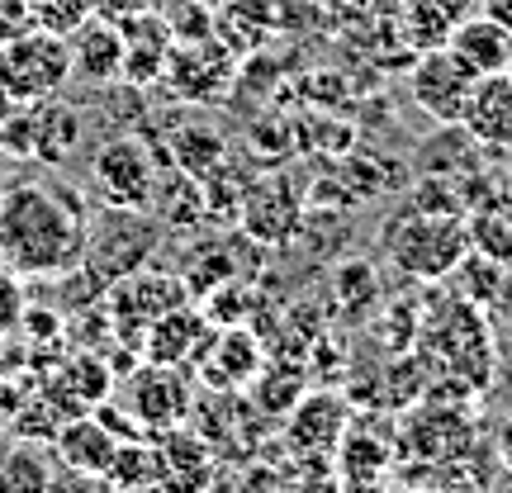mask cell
I'll list each match as a JSON object with an SVG mask.
<instances>
[{
  "label": "cell",
  "instance_id": "1",
  "mask_svg": "<svg viewBox=\"0 0 512 493\" xmlns=\"http://www.w3.org/2000/svg\"><path fill=\"white\" fill-rule=\"evenodd\" d=\"M91 209L72 185L19 181L0 195V266L15 275H67L86 261Z\"/></svg>",
  "mask_w": 512,
  "mask_h": 493
},
{
  "label": "cell",
  "instance_id": "2",
  "mask_svg": "<svg viewBox=\"0 0 512 493\" xmlns=\"http://www.w3.org/2000/svg\"><path fill=\"white\" fill-rule=\"evenodd\" d=\"M380 247L408 280L437 285L470 256V228H465V214H437L403 200L399 214L384 223Z\"/></svg>",
  "mask_w": 512,
  "mask_h": 493
},
{
  "label": "cell",
  "instance_id": "3",
  "mask_svg": "<svg viewBox=\"0 0 512 493\" xmlns=\"http://www.w3.org/2000/svg\"><path fill=\"white\" fill-rule=\"evenodd\" d=\"M72 76V48L62 34L29 29V34L0 43V91L19 105L53 100Z\"/></svg>",
  "mask_w": 512,
  "mask_h": 493
},
{
  "label": "cell",
  "instance_id": "4",
  "mask_svg": "<svg viewBox=\"0 0 512 493\" xmlns=\"http://www.w3.org/2000/svg\"><path fill=\"white\" fill-rule=\"evenodd\" d=\"M233 48L219 43V38H176L171 53H166V67H162V81L166 91L185 100V105H214L228 95L233 86Z\"/></svg>",
  "mask_w": 512,
  "mask_h": 493
},
{
  "label": "cell",
  "instance_id": "5",
  "mask_svg": "<svg viewBox=\"0 0 512 493\" xmlns=\"http://www.w3.org/2000/svg\"><path fill=\"white\" fill-rule=\"evenodd\" d=\"M91 181L100 190V200L110 209H152L157 195V162H152V147L133 133H119L110 143L95 147L91 157Z\"/></svg>",
  "mask_w": 512,
  "mask_h": 493
},
{
  "label": "cell",
  "instance_id": "6",
  "mask_svg": "<svg viewBox=\"0 0 512 493\" xmlns=\"http://www.w3.org/2000/svg\"><path fill=\"white\" fill-rule=\"evenodd\" d=\"M157 223L143 219V209H110V228L100 223V233L91 228V238H86V261L81 266H95V271L105 275V285L114 280H124V275L143 271V261L152 256L157 247Z\"/></svg>",
  "mask_w": 512,
  "mask_h": 493
},
{
  "label": "cell",
  "instance_id": "7",
  "mask_svg": "<svg viewBox=\"0 0 512 493\" xmlns=\"http://www.w3.org/2000/svg\"><path fill=\"white\" fill-rule=\"evenodd\" d=\"M408 91H413V105L422 114H432L437 124H460L465 100L475 91V72L451 48H427L408 72Z\"/></svg>",
  "mask_w": 512,
  "mask_h": 493
},
{
  "label": "cell",
  "instance_id": "8",
  "mask_svg": "<svg viewBox=\"0 0 512 493\" xmlns=\"http://www.w3.org/2000/svg\"><path fill=\"white\" fill-rule=\"evenodd\" d=\"M460 124H465V133L484 152H508L512 147V72L475 76V91L465 100Z\"/></svg>",
  "mask_w": 512,
  "mask_h": 493
},
{
  "label": "cell",
  "instance_id": "9",
  "mask_svg": "<svg viewBox=\"0 0 512 493\" xmlns=\"http://www.w3.org/2000/svg\"><path fill=\"white\" fill-rule=\"evenodd\" d=\"M190 304V290H185L181 275H162V271H133L124 280H114L110 285V313L114 323H124V318H138L147 332L152 318H162V313L181 309Z\"/></svg>",
  "mask_w": 512,
  "mask_h": 493
},
{
  "label": "cell",
  "instance_id": "10",
  "mask_svg": "<svg viewBox=\"0 0 512 493\" xmlns=\"http://www.w3.org/2000/svg\"><path fill=\"white\" fill-rule=\"evenodd\" d=\"M119 34H124V72H119V81H128V86H157V76L166 67V53L176 43L166 15L143 10V15L124 19Z\"/></svg>",
  "mask_w": 512,
  "mask_h": 493
},
{
  "label": "cell",
  "instance_id": "11",
  "mask_svg": "<svg viewBox=\"0 0 512 493\" xmlns=\"http://www.w3.org/2000/svg\"><path fill=\"white\" fill-rule=\"evenodd\" d=\"M238 219H242V228H247L256 242L280 247V242L294 238V223H299V195H294L290 181H280V176L256 181L252 190L242 195Z\"/></svg>",
  "mask_w": 512,
  "mask_h": 493
},
{
  "label": "cell",
  "instance_id": "12",
  "mask_svg": "<svg viewBox=\"0 0 512 493\" xmlns=\"http://www.w3.org/2000/svg\"><path fill=\"white\" fill-rule=\"evenodd\" d=\"M470 252L512 266V181H489V190L465 209Z\"/></svg>",
  "mask_w": 512,
  "mask_h": 493
},
{
  "label": "cell",
  "instance_id": "13",
  "mask_svg": "<svg viewBox=\"0 0 512 493\" xmlns=\"http://www.w3.org/2000/svg\"><path fill=\"white\" fill-rule=\"evenodd\" d=\"M143 337H147V361L152 366H181L190 356H204L209 342H214L209 337V318L200 309H190V304L152 318Z\"/></svg>",
  "mask_w": 512,
  "mask_h": 493
},
{
  "label": "cell",
  "instance_id": "14",
  "mask_svg": "<svg viewBox=\"0 0 512 493\" xmlns=\"http://www.w3.org/2000/svg\"><path fill=\"white\" fill-rule=\"evenodd\" d=\"M479 10V0H399V29L408 48H446L465 19Z\"/></svg>",
  "mask_w": 512,
  "mask_h": 493
},
{
  "label": "cell",
  "instance_id": "15",
  "mask_svg": "<svg viewBox=\"0 0 512 493\" xmlns=\"http://www.w3.org/2000/svg\"><path fill=\"white\" fill-rule=\"evenodd\" d=\"M67 48H72V76H81V81L105 86V81H119V72H124V34H119V24H105V19L91 15L76 34H67Z\"/></svg>",
  "mask_w": 512,
  "mask_h": 493
},
{
  "label": "cell",
  "instance_id": "16",
  "mask_svg": "<svg viewBox=\"0 0 512 493\" xmlns=\"http://www.w3.org/2000/svg\"><path fill=\"white\" fill-rule=\"evenodd\" d=\"M57 451V460L67 465V470H86V475H110L114 465V451H119V437H114L105 422L86 418V413H76L57 427V437L48 441Z\"/></svg>",
  "mask_w": 512,
  "mask_h": 493
},
{
  "label": "cell",
  "instance_id": "17",
  "mask_svg": "<svg viewBox=\"0 0 512 493\" xmlns=\"http://www.w3.org/2000/svg\"><path fill=\"white\" fill-rule=\"evenodd\" d=\"M446 48L470 67L475 76H489V72H508L512 62V29H503L498 19L489 15H470L465 24H460L456 34L446 38Z\"/></svg>",
  "mask_w": 512,
  "mask_h": 493
},
{
  "label": "cell",
  "instance_id": "18",
  "mask_svg": "<svg viewBox=\"0 0 512 493\" xmlns=\"http://www.w3.org/2000/svg\"><path fill=\"white\" fill-rule=\"evenodd\" d=\"M347 432V408L328 394H309L290 408V446L304 456H323L337 451V441Z\"/></svg>",
  "mask_w": 512,
  "mask_h": 493
},
{
  "label": "cell",
  "instance_id": "19",
  "mask_svg": "<svg viewBox=\"0 0 512 493\" xmlns=\"http://www.w3.org/2000/svg\"><path fill=\"white\" fill-rule=\"evenodd\" d=\"M133 413L138 427L152 432H171L185 418V389L176 380V366H152L133 380Z\"/></svg>",
  "mask_w": 512,
  "mask_h": 493
},
{
  "label": "cell",
  "instance_id": "20",
  "mask_svg": "<svg viewBox=\"0 0 512 493\" xmlns=\"http://www.w3.org/2000/svg\"><path fill=\"white\" fill-rule=\"evenodd\" d=\"M24 128H29V157L38 162H67L81 143V114L57 100H38V110L29 114Z\"/></svg>",
  "mask_w": 512,
  "mask_h": 493
},
{
  "label": "cell",
  "instance_id": "21",
  "mask_svg": "<svg viewBox=\"0 0 512 493\" xmlns=\"http://www.w3.org/2000/svg\"><path fill=\"white\" fill-rule=\"evenodd\" d=\"M110 366L105 361H95V356H76V361H67L62 366V375H57L53 384H48V399L62 408V413H91L95 403L110 399Z\"/></svg>",
  "mask_w": 512,
  "mask_h": 493
},
{
  "label": "cell",
  "instance_id": "22",
  "mask_svg": "<svg viewBox=\"0 0 512 493\" xmlns=\"http://www.w3.org/2000/svg\"><path fill=\"white\" fill-rule=\"evenodd\" d=\"M166 152H171L176 171L190 176V181H209L228 162V143H223L219 128H209V124H181L166 138Z\"/></svg>",
  "mask_w": 512,
  "mask_h": 493
},
{
  "label": "cell",
  "instance_id": "23",
  "mask_svg": "<svg viewBox=\"0 0 512 493\" xmlns=\"http://www.w3.org/2000/svg\"><path fill=\"white\" fill-rule=\"evenodd\" d=\"M53 489V460L43 441H19L0 456V493H48Z\"/></svg>",
  "mask_w": 512,
  "mask_h": 493
},
{
  "label": "cell",
  "instance_id": "24",
  "mask_svg": "<svg viewBox=\"0 0 512 493\" xmlns=\"http://www.w3.org/2000/svg\"><path fill=\"white\" fill-rule=\"evenodd\" d=\"M209 351H214V361L204 366V380L209 384H242V380H256V366H261V351H256V342L247 337V332H228V337H219V342H209Z\"/></svg>",
  "mask_w": 512,
  "mask_h": 493
},
{
  "label": "cell",
  "instance_id": "25",
  "mask_svg": "<svg viewBox=\"0 0 512 493\" xmlns=\"http://www.w3.org/2000/svg\"><path fill=\"white\" fill-rule=\"evenodd\" d=\"M503 275H508V266H498V261H489V256L470 252L456 271L446 275V280H451L456 299L475 304V309H489V304L498 299V290H503Z\"/></svg>",
  "mask_w": 512,
  "mask_h": 493
},
{
  "label": "cell",
  "instance_id": "26",
  "mask_svg": "<svg viewBox=\"0 0 512 493\" xmlns=\"http://www.w3.org/2000/svg\"><path fill=\"white\" fill-rule=\"evenodd\" d=\"M375 290H380V280H375V271H370L366 261H347V266H337V275H332V294L342 299V309L351 318L366 309V299H375Z\"/></svg>",
  "mask_w": 512,
  "mask_h": 493
},
{
  "label": "cell",
  "instance_id": "27",
  "mask_svg": "<svg viewBox=\"0 0 512 493\" xmlns=\"http://www.w3.org/2000/svg\"><path fill=\"white\" fill-rule=\"evenodd\" d=\"M34 10V24L48 29V34H76L86 19H91V0H29Z\"/></svg>",
  "mask_w": 512,
  "mask_h": 493
},
{
  "label": "cell",
  "instance_id": "28",
  "mask_svg": "<svg viewBox=\"0 0 512 493\" xmlns=\"http://www.w3.org/2000/svg\"><path fill=\"white\" fill-rule=\"evenodd\" d=\"M38 29L34 24V10H29V0H0V43H10V38L29 34Z\"/></svg>",
  "mask_w": 512,
  "mask_h": 493
},
{
  "label": "cell",
  "instance_id": "29",
  "mask_svg": "<svg viewBox=\"0 0 512 493\" xmlns=\"http://www.w3.org/2000/svg\"><path fill=\"white\" fill-rule=\"evenodd\" d=\"M252 147H275L271 157H285V152H294V124H285V119L256 124L252 128Z\"/></svg>",
  "mask_w": 512,
  "mask_h": 493
},
{
  "label": "cell",
  "instance_id": "30",
  "mask_svg": "<svg viewBox=\"0 0 512 493\" xmlns=\"http://www.w3.org/2000/svg\"><path fill=\"white\" fill-rule=\"evenodd\" d=\"M143 10H152V0H91V15L105 19V24H124Z\"/></svg>",
  "mask_w": 512,
  "mask_h": 493
},
{
  "label": "cell",
  "instance_id": "31",
  "mask_svg": "<svg viewBox=\"0 0 512 493\" xmlns=\"http://www.w3.org/2000/svg\"><path fill=\"white\" fill-rule=\"evenodd\" d=\"M19 318V285H15V271L10 266H0V332L5 328H15Z\"/></svg>",
  "mask_w": 512,
  "mask_h": 493
},
{
  "label": "cell",
  "instance_id": "32",
  "mask_svg": "<svg viewBox=\"0 0 512 493\" xmlns=\"http://www.w3.org/2000/svg\"><path fill=\"white\" fill-rule=\"evenodd\" d=\"M48 493H105V475L67 470V475H53V489H48Z\"/></svg>",
  "mask_w": 512,
  "mask_h": 493
},
{
  "label": "cell",
  "instance_id": "33",
  "mask_svg": "<svg viewBox=\"0 0 512 493\" xmlns=\"http://www.w3.org/2000/svg\"><path fill=\"white\" fill-rule=\"evenodd\" d=\"M332 76H337V72H313L309 81H304V91H309V95H318V100L328 105V95H332V100L342 95V81H332Z\"/></svg>",
  "mask_w": 512,
  "mask_h": 493
},
{
  "label": "cell",
  "instance_id": "34",
  "mask_svg": "<svg viewBox=\"0 0 512 493\" xmlns=\"http://www.w3.org/2000/svg\"><path fill=\"white\" fill-rule=\"evenodd\" d=\"M484 15L498 19L503 29H512V0H484Z\"/></svg>",
  "mask_w": 512,
  "mask_h": 493
},
{
  "label": "cell",
  "instance_id": "35",
  "mask_svg": "<svg viewBox=\"0 0 512 493\" xmlns=\"http://www.w3.org/2000/svg\"><path fill=\"white\" fill-rule=\"evenodd\" d=\"M498 456H503V465L512 470V413L503 418V427H498Z\"/></svg>",
  "mask_w": 512,
  "mask_h": 493
},
{
  "label": "cell",
  "instance_id": "36",
  "mask_svg": "<svg viewBox=\"0 0 512 493\" xmlns=\"http://www.w3.org/2000/svg\"><path fill=\"white\" fill-rule=\"evenodd\" d=\"M347 493H384V489H380V479H351Z\"/></svg>",
  "mask_w": 512,
  "mask_h": 493
},
{
  "label": "cell",
  "instance_id": "37",
  "mask_svg": "<svg viewBox=\"0 0 512 493\" xmlns=\"http://www.w3.org/2000/svg\"><path fill=\"white\" fill-rule=\"evenodd\" d=\"M10 446H15V432H5V427H0V456H5Z\"/></svg>",
  "mask_w": 512,
  "mask_h": 493
},
{
  "label": "cell",
  "instance_id": "38",
  "mask_svg": "<svg viewBox=\"0 0 512 493\" xmlns=\"http://www.w3.org/2000/svg\"><path fill=\"white\" fill-rule=\"evenodd\" d=\"M228 5H238V0H228Z\"/></svg>",
  "mask_w": 512,
  "mask_h": 493
},
{
  "label": "cell",
  "instance_id": "39",
  "mask_svg": "<svg viewBox=\"0 0 512 493\" xmlns=\"http://www.w3.org/2000/svg\"><path fill=\"white\" fill-rule=\"evenodd\" d=\"M508 72H512V62H508Z\"/></svg>",
  "mask_w": 512,
  "mask_h": 493
}]
</instances>
